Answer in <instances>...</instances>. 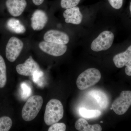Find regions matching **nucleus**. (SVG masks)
Here are the masks:
<instances>
[{"label": "nucleus", "instance_id": "obj_8", "mask_svg": "<svg viewBox=\"0 0 131 131\" xmlns=\"http://www.w3.org/2000/svg\"><path fill=\"white\" fill-rule=\"evenodd\" d=\"M41 70L39 64L30 56L23 64L16 66V70L19 74L25 76H32L35 71Z\"/></svg>", "mask_w": 131, "mask_h": 131}, {"label": "nucleus", "instance_id": "obj_4", "mask_svg": "<svg viewBox=\"0 0 131 131\" xmlns=\"http://www.w3.org/2000/svg\"><path fill=\"white\" fill-rule=\"evenodd\" d=\"M114 40V35L112 32L103 31L91 43V49L95 52L106 50L112 46Z\"/></svg>", "mask_w": 131, "mask_h": 131}, {"label": "nucleus", "instance_id": "obj_16", "mask_svg": "<svg viewBox=\"0 0 131 131\" xmlns=\"http://www.w3.org/2000/svg\"><path fill=\"white\" fill-rule=\"evenodd\" d=\"M89 94L90 96L96 100L101 108L105 109L108 105V100L106 95L104 92L98 90L90 91Z\"/></svg>", "mask_w": 131, "mask_h": 131}, {"label": "nucleus", "instance_id": "obj_26", "mask_svg": "<svg viewBox=\"0 0 131 131\" xmlns=\"http://www.w3.org/2000/svg\"><path fill=\"white\" fill-rule=\"evenodd\" d=\"M33 3L36 6H39L43 2L44 0H32Z\"/></svg>", "mask_w": 131, "mask_h": 131}, {"label": "nucleus", "instance_id": "obj_27", "mask_svg": "<svg viewBox=\"0 0 131 131\" xmlns=\"http://www.w3.org/2000/svg\"><path fill=\"white\" fill-rule=\"evenodd\" d=\"M130 13H131V2H130Z\"/></svg>", "mask_w": 131, "mask_h": 131}, {"label": "nucleus", "instance_id": "obj_17", "mask_svg": "<svg viewBox=\"0 0 131 131\" xmlns=\"http://www.w3.org/2000/svg\"><path fill=\"white\" fill-rule=\"evenodd\" d=\"M7 82L6 67L4 59L0 55V88H4Z\"/></svg>", "mask_w": 131, "mask_h": 131}, {"label": "nucleus", "instance_id": "obj_23", "mask_svg": "<svg viewBox=\"0 0 131 131\" xmlns=\"http://www.w3.org/2000/svg\"><path fill=\"white\" fill-rule=\"evenodd\" d=\"M21 86L23 90V95H24V97L26 98L30 95L31 93L30 89L25 83H22Z\"/></svg>", "mask_w": 131, "mask_h": 131}, {"label": "nucleus", "instance_id": "obj_18", "mask_svg": "<svg viewBox=\"0 0 131 131\" xmlns=\"http://www.w3.org/2000/svg\"><path fill=\"white\" fill-rule=\"evenodd\" d=\"M79 113L82 117L86 118H97L101 114L100 110H88L84 108H82L79 110Z\"/></svg>", "mask_w": 131, "mask_h": 131}, {"label": "nucleus", "instance_id": "obj_3", "mask_svg": "<svg viewBox=\"0 0 131 131\" xmlns=\"http://www.w3.org/2000/svg\"><path fill=\"white\" fill-rule=\"evenodd\" d=\"M101 74L95 68H89L81 73L78 77L76 84L80 90H84L94 86L100 81Z\"/></svg>", "mask_w": 131, "mask_h": 131}, {"label": "nucleus", "instance_id": "obj_21", "mask_svg": "<svg viewBox=\"0 0 131 131\" xmlns=\"http://www.w3.org/2000/svg\"><path fill=\"white\" fill-rule=\"evenodd\" d=\"M66 126L63 123H56L52 125L48 129L49 131H65Z\"/></svg>", "mask_w": 131, "mask_h": 131}, {"label": "nucleus", "instance_id": "obj_1", "mask_svg": "<svg viewBox=\"0 0 131 131\" xmlns=\"http://www.w3.org/2000/svg\"><path fill=\"white\" fill-rule=\"evenodd\" d=\"M63 106L60 101L52 99L48 102L44 117L45 123L48 126L57 123L63 117Z\"/></svg>", "mask_w": 131, "mask_h": 131}, {"label": "nucleus", "instance_id": "obj_2", "mask_svg": "<svg viewBox=\"0 0 131 131\" xmlns=\"http://www.w3.org/2000/svg\"><path fill=\"white\" fill-rule=\"evenodd\" d=\"M43 103V98L40 95H34L28 98L22 108L23 119L27 122L34 119L40 112Z\"/></svg>", "mask_w": 131, "mask_h": 131}, {"label": "nucleus", "instance_id": "obj_24", "mask_svg": "<svg viewBox=\"0 0 131 131\" xmlns=\"http://www.w3.org/2000/svg\"><path fill=\"white\" fill-rule=\"evenodd\" d=\"M43 75V73L41 70L35 71L32 75L34 81L35 83H37L39 81V78L42 77Z\"/></svg>", "mask_w": 131, "mask_h": 131}, {"label": "nucleus", "instance_id": "obj_9", "mask_svg": "<svg viewBox=\"0 0 131 131\" xmlns=\"http://www.w3.org/2000/svg\"><path fill=\"white\" fill-rule=\"evenodd\" d=\"M31 26L35 31L42 30L47 24L48 17L46 13L41 9H37L31 18Z\"/></svg>", "mask_w": 131, "mask_h": 131}, {"label": "nucleus", "instance_id": "obj_7", "mask_svg": "<svg viewBox=\"0 0 131 131\" xmlns=\"http://www.w3.org/2000/svg\"><path fill=\"white\" fill-rule=\"evenodd\" d=\"M40 50L46 54L54 57L61 56L66 52L68 47L65 45L42 41L39 44Z\"/></svg>", "mask_w": 131, "mask_h": 131}, {"label": "nucleus", "instance_id": "obj_6", "mask_svg": "<svg viewBox=\"0 0 131 131\" xmlns=\"http://www.w3.org/2000/svg\"><path fill=\"white\" fill-rule=\"evenodd\" d=\"M24 43L16 37H13L9 39L6 48V57L9 62H14L21 53Z\"/></svg>", "mask_w": 131, "mask_h": 131}, {"label": "nucleus", "instance_id": "obj_10", "mask_svg": "<svg viewBox=\"0 0 131 131\" xmlns=\"http://www.w3.org/2000/svg\"><path fill=\"white\" fill-rule=\"evenodd\" d=\"M43 38L46 42L59 44L66 45L69 41V38L66 34L54 30H50L46 32L44 35Z\"/></svg>", "mask_w": 131, "mask_h": 131}, {"label": "nucleus", "instance_id": "obj_25", "mask_svg": "<svg viewBox=\"0 0 131 131\" xmlns=\"http://www.w3.org/2000/svg\"><path fill=\"white\" fill-rule=\"evenodd\" d=\"M125 72L127 75L131 76V59L126 64Z\"/></svg>", "mask_w": 131, "mask_h": 131}, {"label": "nucleus", "instance_id": "obj_14", "mask_svg": "<svg viewBox=\"0 0 131 131\" xmlns=\"http://www.w3.org/2000/svg\"><path fill=\"white\" fill-rule=\"evenodd\" d=\"M75 129L80 131H101V126L98 124L90 125L84 119H79L75 123Z\"/></svg>", "mask_w": 131, "mask_h": 131}, {"label": "nucleus", "instance_id": "obj_20", "mask_svg": "<svg viewBox=\"0 0 131 131\" xmlns=\"http://www.w3.org/2000/svg\"><path fill=\"white\" fill-rule=\"evenodd\" d=\"M80 1L81 0H61V6L64 9L71 8L76 6Z\"/></svg>", "mask_w": 131, "mask_h": 131}, {"label": "nucleus", "instance_id": "obj_5", "mask_svg": "<svg viewBox=\"0 0 131 131\" xmlns=\"http://www.w3.org/2000/svg\"><path fill=\"white\" fill-rule=\"evenodd\" d=\"M131 105V91H124L112 104V108L116 114L122 115L126 113Z\"/></svg>", "mask_w": 131, "mask_h": 131}, {"label": "nucleus", "instance_id": "obj_19", "mask_svg": "<svg viewBox=\"0 0 131 131\" xmlns=\"http://www.w3.org/2000/svg\"><path fill=\"white\" fill-rule=\"evenodd\" d=\"M13 121L11 118L7 116L0 118V131H8L12 127Z\"/></svg>", "mask_w": 131, "mask_h": 131}, {"label": "nucleus", "instance_id": "obj_12", "mask_svg": "<svg viewBox=\"0 0 131 131\" xmlns=\"http://www.w3.org/2000/svg\"><path fill=\"white\" fill-rule=\"evenodd\" d=\"M65 21L67 24L79 25L81 23L83 16L78 7L66 9L63 14Z\"/></svg>", "mask_w": 131, "mask_h": 131}, {"label": "nucleus", "instance_id": "obj_13", "mask_svg": "<svg viewBox=\"0 0 131 131\" xmlns=\"http://www.w3.org/2000/svg\"><path fill=\"white\" fill-rule=\"evenodd\" d=\"M131 59V45L125 52L115 56L113 61L117 68H121L125 66Z\"/></svg>", "mask_w": 131, "mask_h": 131}, {"label": "nucleus", "instance_id": "obj_22", "mask_svg": "<svg viewBox=\"0 0 131 131\" xmlns=\"http://www.w3.org/2000/svg\"><path fill=\"white\" fill-rule=\"evenodd\" d=\"M108 2L115 9H119L123 5V0H108Z\"/></svg>", "mask_w": 131, "mask_h": 131}, {"label": "nucleus", "instance_id": "obj_11", "mask_svg": "<svg viewBox=\"0 0 131 131\" xmlns=\"http://www.w3.org/2000/svg\"><path fill=\"white\" fill-rule=\"evenodd\" d=\"M27 5L26 0H7L6 5L8 12L15 17L20 16Z\"/></svg>", "mask_w": 131, "mask_h": 131}, {"label": "nucleus", "instance_id": "obj_15", "mask_svg": "<svg viewBox=\"0 0 131 131\" xmlns=\"http://www.w3.org/2000/svg\"><path fill=\"white\" fill-rule=\"evenodd\" d=\"M6 26L9 30L17 34H22L26 31L25 26L18 20L14 18H11L7 20Z\"/></svg>", "mask_w": 131, "mask_h": 131}]
</instances>
